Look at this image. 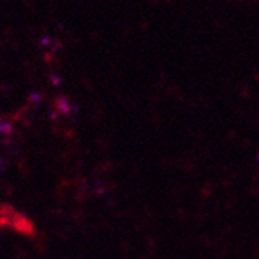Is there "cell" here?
I'll return each mask as SVG.
<instances>
[{"label": "cell", "mask_w": 259, "mask_h": 259, "mask_svg": "<svg viewBox=\"0 0 259 259\" xmlns=\"http://www.w3.org/2000/svg\"><path fill=\"white\" fill-rule=\"evenodd\" d=\"M8 129L11 131V124H10L8 121H4V123H2V126H0V131H2L4 134H7V132H8Z\"/></svg>", "instance_id": "obj_1"}]
</instances>
